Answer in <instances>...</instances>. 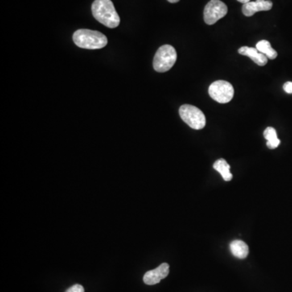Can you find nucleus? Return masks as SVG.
Returning <instances> with one entry per match:
<instances>
[{
  "mask_svg": "<svg viewBox=\"0 0 292 292\" xmlns=\"http://www.w3.org/2000/svg\"><path fill=\"white\" fill-rule=\"evenodd\" d=\"M238 2L241 3L243 5H245V4H248V3L250 2V0H237Z\"/></svg>",
  "mask_w": 292,
  "mask_h": 292,
  "instance_id": "obj_16",
  "label": "nucleus"
},
{
  "mask_svg": "<svg viewBox=\"0 0 292 292\" xmlns=\"http://www.w3.org/2000/svg\"><path fill=\"white\" fill-rule=\"evenodd\" d=\"M73 42L80 48L98 50L108 45V38L100 32L90 30H78L73 34Z\"/></svg>",
  "mask_w": 292,
  "mask_h": 292,
  "instance_id": "obj_2",
  "label": "nucleus"
},
{
  "mask_svg": "<svg viewBox=\"0 0 292 292\" xmlns=\"http://www.w3.org/2000/svg\"><path fill=\"white\" fill-rule=\"evenodd\" d=\"M234 92L232 84L225 80H217L210 84L209 88V94L211 99L222 104L231 102Z\"/></svg>",
  "mask_w": 292,
  "mask_h": 292,
  "instance_id": "obj_5",
  "label": "nucleus"
},
{
  "mask_svg": "<svg viewBox=\"0 0 292 292\" xmlns=\"http://www.w3.org/2000/svg\"><path fill=\"white\" fill-rule=\"evenodd\" d=\"M177 53L170 45H163L156 52L154 59V68L156 72H166L176 62Z\"/></svg>",
  "mask_w": 292,
  "mask_h": 292,
  "instance_id": "obj_3",
  "label": "nucleus"
},
{
  "mask_svg": "<svg viewBox=\"0 0 292 292\" xmlns=\"http://www.w3.org/2000/svg\"><path fill=\"white\" fill-rule=\"evenodd\" d=\"M230 249L232 255L239 259L246 258L249 252L248 244L242 240H234L231 242Z\"/></svg>",
  "mask_w": 292,
  "mask_h": 292,
  "instance_id": "obj_10",
  "label": "nucleus"
},
{
  "mask_svg": "<svg viewBox=\"0 0 292 292\" xmlns=\"http://www.w3.org/2000/svg\"><path fill=\"white\" fill-rule=\"evenodd\" d=\"M170 271V266L167 263H162L158 268L146 272L144 275V282L147 285H155L159 283L161 280L167 277Z\"/></svg>",
  "mask_w": 292,
  "mask_h": 292,
  "instance_id": "obj_7",
  "label": "nucleus"
},
{
  "mask_svg": "<svg viewBox=\"0 0 292 292\" xmlns=\"http://www.w3.org/2000/svg\"><path fill=\"white\" fill-rule=\"evenodd\" d=\"M92 16L103 26L114 29L120 23V16L112 0H95L92 5Z\"/></svg>",
  "mask_w": 292,
  "mask_h": 292,
  "instance_id": "obj_1",
  "label": "nucleus"
},
{
  "mask_svg": "<svg viewBox=\"0 0 292 292\" xmlns=\"http://www.w3.org/2000/svg\"><path fill=\"white\" fill-rule=\"evenodd\" d=\"M273 3L270 0H256L243 5L242 12L246 17H252L255 13L262 11H269L272 9Z\"/></svg>",
  "mask_w": 292,
  "mask_h": 292,
  "instance_id": "obj_8",
  "label": "nucleus"
},
{
  "mask_svg": "<svg viewBox=\"0 0 292 292\" xmlns=\"http://www.w3.org/2000/svg\"><path fill=\"white\" fill-rule=\"evenodd\" d=\"M227 6L220 0H211L206 5L204 10V21L209 26H212L217 21L227 15Z\"/></svg>",
  "mask_w": 292,
  "mask_h": 292,
  "instance_id": "obj_6",
  "label": "nucleus"
},
{
  "mask_svg": "<svg viewBox=\"0 0 292 292\" xmlns=\"http://www.w3.org/2000/svg\"><path fill=\"white\" fill-rule=\"evenodd\" d=\"M256 48L259 52L262 53L269 59H274L277 58V53L274 49L272 48L270 42L266 40H261L257 42Z\"/></svg>",
  "mask_w": 292,
  "mask_h": 292,
  "instance_id": "obj_12",
  "label": "nucleus"
},
{
  "mask_svg": "<svg viewBox=\"0 0 292 292\" xmlns=\"http://www.w3.org/2000/svg\"><path fill=\"white\" fill-rule=\"evenodd\" d=\"M283 89L287 93H292V82L287 81L283 84Z\"/></svg>",
  "mask_w": 292,
  "mask_h": 292,
  "instance_id": "obj_15",
  "label": "nucleus"
},
{
  "mask_svg": "<svg viewBox=\"0 0 292 292\" xmlns=\"http://www.w3.org/2000/svg\"><path fill=\"white\" fill-rule=\"evenodd\" d=\"M264 137L267 141L266 145L269 149H276L280 145V140L277 138V132L272 127H269L265 129Z\"/></svg>",
  "mask_w": 292,
  "mask_h": 292,
  "instance_id": "obj_13",
  "label": "nucleus"
},
{
  "mask_svg": "<svg viewBox=\"0 0 292 292\" xmlns=\"http://www.w3.org/2000/svg\"><path fill=\"white\" fill-rule=\"evenodd\" d=\"M214 169L216 170L218 172L220 173L221 175L223 176V179L225 181H231L233 178V175L230 171L231 166L227 163L225 159L217 160L214 164Z\"/></svg>",
  "mask_w": 292,
  "mask_h": 292,
  "instance_id": "obj_11",
  "label": "nucleus"
},
{
  "mask_svg": "<svg viewBox=\"0 0 292 292\" xmlns=\"http://www.w3.org/2000/svg\"><path fill=\"white\" fill-rule=\"evenodd\" d=\"M65 292H84V289L81 285L76 284V285H73V286L68 288Z\"/></svg>",
  "mask_w": 292,
  "mask_h": 292,
  "instance_id": "obj_14",
  "label": "nucleus"
},
{
  "mask_svg": "<svg viewBox=\"0 0 292 292\" xmlns=\"http://www.w3.org/2000/svg\"><path fill=\"white\" fill-rule=\"evenodd\" d=\"M179 116L183 122L195 130H201L206 127V119L204 113L194 106H181L179 110Z\"/></svg>",
  "mask_w": 292,
  "mask_h": 292,
  "instance_id": "obj_4",
  "label": "nucleus"
},
{
  "mask_svg": "<svg viewBox=\"0 0 292 292\" xmlns=\"http://www.w3.org/2000/svg\"><path fill=\"white\" fill-rule=\"evenodd\" d=\"M168 2L172 3V4H174V3L179 2V0H167Z\"/></svg>",
  "mask_w": 292,
  "mask_h": 292,
  "instance_id": "obj_17",
  "label": "nucleus"
},
{
  "mask_svg": "<svg viewBox=\"0 0 292 292\" xmlns=\"http://www.w3.org/2000/svg\"><path fill=\"white\" fill-rule=\"evenodd\" d=\"M238 52L240 55L249 57L252 61L259 66H265L268 62V58L262 53L259 52L257 49L253 47L242 46L241 48L239 49Z\"/></svg>",
  "mask_w": 292,
  "mask_h": 292,
  "instance_id": "obj_9",
  "label": "nucleus"
}]
</instances>
